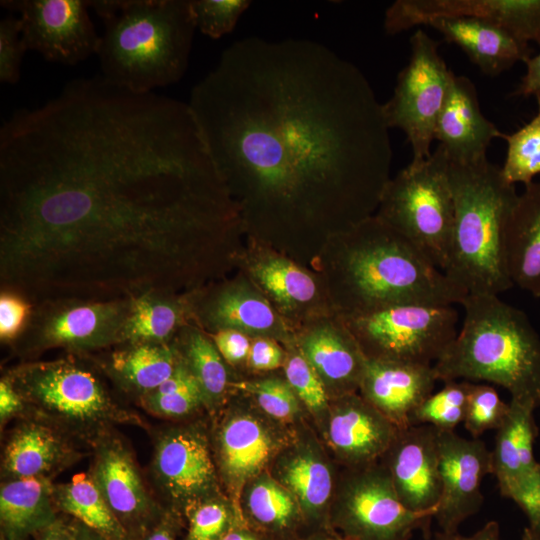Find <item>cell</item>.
Listing matches in <instances>:
<instances>
[{
	"label": "cell",
	"instance_id": "obj_43",
	"mask_svg": "<svg viewBox=\"0 0 540 540\" xmlns=\"http://www.w3.org/2000/svg\"><path fill=\"white\" fill-rule=\"evenodd\" d=\"M286 381L299 401L316 417L329 411L324 382L302 354L291 355L285 364Z\"/></svg>",
	"mask_w": 540,
	"mask_h": 540
},
{
	"label": "cell",
	"instance_id": "obj_49",
	"mask_svg": "<svg viewBox=\"0 0 540 540\" xmlns=\"http://www.w3.org/2000/svg\"><path fill=\"white\" fill-rule=\"evenodd\" d=\"M512 500L526 514L529 527L540 533V466L534 479Z\"/></svg>",
	"mask_w": 540,
	"mask_h": 540
},
{
	"label": "cell",
	"instance_id": "obj_1",
	"mask_svg": "<svg viewBox=\"0 0 540 540\" xmlns=\"http://www.w3.org/2000/svg\"><path fill=\"white\" fill-rule=\"evenodd\" d=\"M187 102L101 75L0 127V289L37 304L173 291L230 222Z\"/></svg>",
	"mask_w": 540,
	"mask_h": 540
},
{
	"label": "cell",
	"instance_id": "obj_25",
	"mask_svg": "<svg viewBox=\"0 0 540 540\" xmlns=\"http://www.w3.org/2000/svg\"><path fill=\"white\" fill-rule=\"evenodd\" d=\"M444 39L459 46L489 76H497L511 68L516 62H526L531 57V48L515 38L505 29L476 18L450 17L430 21Z\"/></svg>",
	"mask_w": 540,
	"mask_h": 540
},
{
	"label": "cell",
	"instance_id": "obj_18",
	"mask_svg": "<svg viewBox=\"0 0 540 540\" xmlns=\"http://www.w3.org/2000/svg\"><path fill=\"white\" fill-rule=\"evenodd\" d=\"M438 429L413 425L398 429L382 463L402 503L417 513L437 510L441 494Z\"/></svg>",
	"mask_w": 540,
	"mask_h": 540
},
{
	"label": "cell",
	"instance_id": "obj_29",
	"mask_svg": "<svg viewBox=\"0 0 540 540\" xmlns=\"http://www.w3.org/2000/svg\"><path fill=\"white\" fill-rule=\"evenodd\" d=\"M53 487L46 478L11 479L1 486V536L25 540L57 520Z\"/></svg>",
	"mask_w": 540,
	"mask_h": 540
},
{
	"label": "cell",
	"instance_id": "obj_46",
	"mask_svg": "<svg viewBox=\"0 0 540 540\" xmlns=\"http://www.w3.org/2000/svg\"><path fill=\"white\" fill-rule=\"evenodd\" d=\"M141 401L152 413L165 417H180L204 403V398L200 386L195 385L167 395L147 394Z\"/></svg>",
	"mask_w": 540,
	"mask_h": 540
},
{
	"label": "cell",
	"instance_id": "obj_19",
	"mask_svg": "<svg viewBox=\"0 0 540 540\" xmlns=\"http://www.w3.org/2000/svg\"><path fill=\"white\" fill-rule=\"evenodd\" d=\"M92 478L132 540H142L164 516L148 496L130 453L120 441L100 443Z\"/></svg>",
	"mask_w": 540,
	"mask_h": 540
},
{
	"label": "cell",
	"instance_id": "obj_11",
	"mask_svg": "<svg viewBox=\"0 0 540 540\" xmlns=\"http://www.w3.org/2000/svg\"><path fill=\"white\" fill-rule=\"evenodd\" d=\"M130 298L49 299L34 304L21 335L11 344L21 354L62 348L76 355L105 350L121 342Z\"/></svg>",
	"mask_w": 540,
	"mask_h": 540
},
{
	"label": "cell",
	"instance_id": "obj_44",
	"mask_svg": "<svg viewBox=\"0 0 540 540\" xmlns=\"http://www.w3.org/2000/svg\"><path fill=\"white\" fill-rule=\"evenodd\" d=\"M27 47L21 36L18 17L8 15L0 20V82L16 84Z\"/></svg>",
	"mask_w": 540,
	"mask_h": 540
},
{
	"label": "cell",
	"instance_id": "obj_7",
	"mask_svg": "<svg viewBox=\"0 0 540 540\" xmlns=\"http://www.w3.org/2000/svg\"><path fill=\"white\" fill-rule=\"evenodd\" d=\"M4 376L25 407L75 432L90 434L112 422H134L111 397L97 371L76 356L26 362Z\"/></svg>",
	"mask_w": 540,
	"mask_h": 540
},
{
	"label": "cell",
	"instance_id": "obj_28",
	"mask_svg": "<svg viewBox=\"0 0 540 540\" xmlns=\"http://www.w3.org/2000/svg\"><path fill=\"white\" fill-rule=\"evenodd\" d=\"M301 354L341 395L359 388L367 357L355 337L330 327L316 329L303 339Z\"/></svg>",
	"mask_w": 540,
	"mask_h": 540
},
{
	"label": "cell",
	"instance_id": "obj_52",
	"mask_svg": "<svg viewBox=\"0 0 540 540\" xmlns=\"http://www.w3.org/2000/svg\"><path fill=\"white\" fill-rule=\"evenodd\" d=\"M428 540H501L500 527L497 521L492 520L471 535L440 530L430 535Z\"/></svg>",
	"mask_w": 540,
	"mask_h": 540
},
{
	"label": "cell",
	"instance_id": "obj_22",
	"mask_svg": "<svg viewBox=\"0 0 540 540\" xmlns=\"http://www.w3.org/2000/svg\"><path fill=\"white\" fill-rule=\"evenodd\" d=\"M503 136L482 114L472 81L453 74L435 128V140L444 148L448 159L458 163L486 159L491 141Z\"/></svg>",
	"mask_w": 540,
	"mask_h": 540
},
{
	"label": "cell",
	"instance_id": "obj_53",
	"mask_svg": "<svg viewBox=\"0 0 540 540\" xmlns=\"http://www.w3.org/2000/svg\"><path fill=\"white\" fill-rule=\"evenodd\" d=\"M77 521L68 522L57 518L50 526L37 534V540H75Z\"/></svg>",
	"mask_w": 540,
	"mask_h": 540
},
{
	"label": "cell",
	"instance_id": "obj_47",
	"mask_svg": "<svg viewBox=\"0 0 540 540\" xmlns=\"http://www.w3.org/2000/svg\"><path fill=\"white\" fill-rule=\"evenodd\" d=\"M210 338L227 363L236 365L248 358L251 344L243 332L224 328L215 331Z\"/></svg>",
	"mask_w": 540,
	"mask_h": 540
},
{
	"label": "cell",
	"instance_id": "obj_21",
	"mask_svg": "<svg viewBox=\"0 0 540 540\" xmlns=\"http://www.w3.org/2000/svg\"><path fill=\"white\" fill-rule=\"evenodd\" d=\"M436 381L433 365L367 358L359 389L397 429H405Z\"/></svg>",
	"mask_w": 540,
	"mask_h": 540
},
{
	"label": "cell",
	"instance_id": "obj_35",
	"mask_svg": "<svg viewBox=\"0 0 540 540\" xmlns=\"http://www.w3.org/2000/svg\"><path fill=\"white\" fill-rule=\"evenodd\" d=\"M172 343L199 383L204 403L209 406L220 403L229 385L228 371L212 339L185 325Z\"/></svg>",
	"mask_w": 540,
	"mask_h": 540
},
{
	"label": "cell",
	"instance_id": "obj_16",
	"mask_svg": "<svg viewBox=\"0 0 540 540\" xmlns=\"http://www.w3.org/2000/svg\"><path fill=\"white\" fill-rule=\"evenodd\" d=\"M441 494L434 519L444 532H456L482 504L481 485L492 474L491 451L479 438L438 431Z\"/></svg>",
	"mask_w": 540,
	"mask_h": 540
},
{
	"label": "cell",
	"instance_id": "obj_37",
	"mask_svg": "<svg viewBox=\"0 0 540 540\" xmlns=\"http://www.w3.org/2000/svg\"><path fill=\"white\" fill-rule=\"evenodd\" d=\"M508 148L501 168L504 178L511 184L528 185L540 174V104L530 122L510 135H505Z\"/></svg>",
	"mask_w": 540,
	"mask_h": 540
},
{
	"label": "cell",
	"instance_id": "obj_39",
	"mask_svg": "<svg viewBox=\"0 0 540 540\" xmlns=\"http://www.w3.org/2000/svg\"><path fill=\"white\" fill-rule=\"evenodd\" d=\"M188 531L184 540H220L235 525L245 522L232 503L211 498L187 511Z\"/></svg>",
	"mask_w": 540,
	"mask_h": 540
},
{
	"label": "cell",
	"instance_id": "obj_3",
	"mask_svg": "<svg viewBox=\"0 0 540 540\" xmlns=\"http://www.w3.org/2000/svg\"><path fill=\"white\" fill-rule=\"evenodd\" d=\"M89 7L104 31L100 75L136 92H153L185 74L196 28L191 0H97Z\"/></svg>",
	"mask_w": 540,
	"mask_h": 540
},
{
	"label": "cell",
	"instance_id": "obj_13",
	"mask_svg": "<svg viewBox=\"0 0 540 540\" xmlns=\"http://www.w3.org/2000/svg\"><path fill=\"white\" fill-rule=\"evenodd\" d=\"M0 4L19 13L27 49L45 60L76 65L97 54L101 36L90 19L89 1L2 0Z\"/></svg>",
	"mask_w": 540,
	"mask_h": 540
},
{
	"label": "cell",
	"instance_id": "obj_9",
	"mask_svg": "<svg viewBox=\"0 0 540 540\" xmlns=\"http://www.w3.org/2000/svg\"><path fill=\"white\" fill-rule=\"evenodd\" d=\"M453 305L402 304L355 315L353 331L365 356L433 365L457 336Z\"/></svg>",
	"mask_w": 540,
	"mask_h": 540
},
{
	"label": "cell",
	"instance_id": "obj_59",
	"mask_svg": "<svg viewBox=\"0 0 540 540\" xmlns=\"http://www.w3.org/2000/svg\"><path fill=\"white\" fill-rule=\"evenodd\" d=\"M0 540H7V539L1 536Z\"/></svg>",
	"mask_w": 540,
	"mask_h": 540
},
{
	"label": "cell",
	"instance_id": "obj_38",
	"mask_svg": "<svg viewBox=\"0 0 540 540\" xmlns=\"http://www.w3.org/2000/svg\"><path fill=\"white\" fill-rule=\"evenodd\" d=\"M416 410L413 425H432L441 431H455L463 423L472 382L448 381Z\"/></svg>",
	"mask_w": 540,
	"mask_h": 540
},
{
	"label": "cell",
	"instance_id": "obj_58",
	"mask_svg": "<svg viewBox=\"0 0 540 540\" xmlns=\"http://www.w3.org/2000/svg\"><path fill=\"white\" fill-rule=\"evenodd\" d=\"M521 540H540V533L529 526L525 527L522 532Z\"/></svg>",
	"mask_w": 540,
	"mask_h": 540
},
{
	"label": "cell",
	"instance_id": "obj_51",
	"mask_svg": "<svg viewBox=\"0 0 540 540\" xmlns=\"http://www.w3.org/2000/svg\"><path fill=\"white\" fill-rule=\"evenodd\" d=\"M25 408L24 401L11 382L3 376L0 380V418L3 423Z\"/></svg>",
	"mask_w": 540,
	"mask_h": 540
},
{
	"label": "cell",
	"instance_id": "obj_56",
	"mask_svg": "<svg viewBox=\"0 0 540 540\" xmlns=\"http://www.w3.org/2000/svg\"><path fill=\"white\" fill-rule=\"evenodd\" d=\"M77 521V520H76ZM75 540H107L102 535L77 521V534Z\"/></svg>",
	"mask_w": 540,
	"mask_h": 540
},
{
	"label": "cell",
	"instance_id": "obj_30",
	"mask_svg": "<svg viewBox=\"0 0 540 540\" xmlns=\"http://www.w3.org/2000/svg\"><path fill=\"white\" fill-rule=\"evenodd\" d=\"M73 456L67 443L52 428L29 422L19 426L8 441L3 471L11 479L46 478L66 466Z\"/></svg>",
	"mask_w": 540,
	"mask_h": 540
},
{
	"label": "cell",
	"instance_id": "obj_55",
	"mask_svg": "<svg viewBox=\"0 0 540 540\" xmlns=\"http://www.w3.org/2000/svg\"><path fill=\"white\" fill-rule=\"evenodd\" d=\"M268 536L242 522L230 529L220 540H270Z\"/></svg>",
	"mask_w": 540,
	"mask_h": 540
},
{
	"label": "cell",
	"instance_id": "obj_32",
	"mask_svg": "<svg viewBox=\"0 0 540 540\" xmlns=\"http://www.w3.org/2000/svg\"><path fill=\"white\" fill-rule=\"evenodd\" d=\"M199 316L214 332L229 328L262 334L277 326L276 315L268 302L237 286L224 287L211 294L201 305Z\"/></svg>",
	"mask_w": 540,
	"mask_h": 540
},
{
	"label": "cell",
	"instance_id": "obj_31",
	"mask_svg": "<svg viewBox=\"0 0 540 540\" xmlns=\"http://www.w3.org/2000/svg\"><path fill=\"white\" fill-rule=\"evenodd\" d=\"M191 310L189 300L173 291L152 290L131 297L120 343H171Z\"/></svg>",
	"mask_w": 540,
	"mask_h": 540
},
{
	"label": "cell",
	"instance_id": "obj_14",
	"mask_svg": "<svg viewBox=\"0 0 540 540\" xmlns=\"http://www.w3.org/2000/svg\"><path fill=\"white\" fill-rule=\"evenodd\" d=\"M285 445L286 438L275 427L249 410L234 409L222 420L215 443L217 466L230 501L241 515L244 487L263 474Z\"/></svg>",
	"mask_w": 540,
	"mask_h": 540
},
{
	"label": "cell",
	"instance_id": "obj_27",
	"mask_svg": "<svg viewBox=\"0 0 540 540\" xmlns=\"http://www.w3.org/2000/svg\"><path fill=\"white\" fill-rule=\"evenodd\" d=\"M107 350L97 364L120 388L140 399L166 381L180 360L172 342H124Z\"/></svg>",
	"mask_w": 540,
	"mask_h": 540
},
{
	"label": "cell",
	"instance_id": "obj_45",
	"mask_svg": "<svg viewBox=\"0 0 540 540\" xmlns=\"http://www.w3.org/2000/svg\"><path fill=\"white\" fill-rule=\"evenodd\" d=\"M34 304L22 294L0 289V340L12 344L24 331Z\"/></svg>",
	"mask_w": 540,
	"mask_h": 540
},
{
	"label": "cell",
	"instance_id": "obj_6",
	"mask_svg": "<svg viewBox=\"0 0 540 540\" xmlns=\"http://www.w3.org/2000/svg\"><path fill=\"white\" fill-rule=\"evenodd\" d=\"M344 255L356 315L402 305L461 304L467 293L379 218L351 228Z\"/></svg>",
	"mask_w": 540,
	"mask_h": 540
},
{
	"label": "cell",
	"instance_id": "obj_41",
	"mask_svg": "<svg viewBox=\"0 0 540 540\" xmlns=\"http://www.w3.org/2000/svg\"><path fill=\"white\" fill-rule=\"evenodd\" d=\"M509 410V403L492 386L472 383L463 423L472 438H479L486 431L498 430Z\"/></svg>",
	"mask_w": 540,
	"mask_h": 540
},
{
	"label": "cell",
	"instance_id": "obj_42",
	"mask_svg": "<svg viewBox=\"0 0 540 540\" xmlns=\"http://www.w3.org/2000/svg\"><path fill=\"white\" fill-rule=\"evenodd\" d=\"M250 4L249 0H191L196 28L213 39L230 33Z\"/></svg>",
	"mask_w": 540,
	"mask_h": 540
},
{
	"label": "cell",
	"instance_id": "obj_15",
	"mask_svg": "<svg viewBox=\"0 0 540 540\" xmlns=\"http://www.w3.org/2000/svg\"><path fill=\"white\" fill-rule=\"evenodd\" d=\"M450 17L481 19L540 46V0H397L385 12L384 30L394 35Z\"/></svg>",
	"mask_w": 540,
	"mask_h": 540
},
{
	"label": "cell",
	"instance_id": "obj_2",
	"mask_svg": "<svg viewBox=\"0 0 540 540\" xmlns=\"http://www.w3.org/2000/svg\"><path fill=\"white\" fill-rule=\"evenodd\" d=\"M187 103L228 191L254 201L287 208L327 192L352 228L390 180L382 104L359 68L317 41H235Z\"/></svg>",
	"mask_w": 540,
	"mask_h": 540
},
{
	"label": "cell",
	"instance_id": "obj_4",
	"mask_svg": "<svg viewBox=\"0 0 540 540\" xmlns=\"http://www.w3.org/2000/svg\"><path fill=\"white\" fill-rule=\"evenodd\" d=\"M455 339L433 364L437 380L485 381L540 407V336L528 316L498 295L468 294Z\"/></svg>",
	"mask_w": 540,
	"mask_h": 540
},
{
	"label": "cell",
	"instance_id": "obj_34",
	"mask_svg": "<svg viewBox=\"0 0 540 540\" xmlns=\"http://www.w3.org/2000/svg\"><path fill=\"white\" fill-rule=\"evenodd\" d=\"M56 508L96 531L107 540H132L115 516L92 476L80 473L53 487Z\"/></svg>",
	"mask_w": 540,
	"mask_h": 540
},
{
	"label": "cell",
	"instance_id": "obj_10",
	"mask_svg": "<svg viewBox=\"0 0 540 540\" xmlns=\"http://www.w3.org/2000/svg\"><path fill=\"white\" fill-rule=\"evenodd\" d=\"M433 513L409 510L383 464L351 469L329 513V528L347 540H409L420 529L430 537Z\"/></svg>",
	"mask_w": 540,
	"mask_h": 540
},
{
	"label": "cell",
	"instance_id": "obj_36",
	"mask_svg": "<svg viewBox=\"0 0 540 540\" xmlns=\"http://www.w3.org/2000/svg\"><path fill=\"white\" fill-rule=\"evenodd\" d=\"M252 273L258 283L282 306L296 307L311 301L316 294L312 277L280 257H268L255 263Z\"/></svg>",
	"mask_w": 540,
	"mask_h": 540
},
{
	"label": "cell",
	"instance_id": "obj_33",
	"mask_svg": "<svg viewBox=\"0 0 540 540\" xmlns=\"http://www.w3.org/2000/svg\"><path fill=\"white\" fill-rule=\"evenodd\" d=\"M246 487L241 510L249 526L267 535H285L304 523L296 499L273 476L263 473Z\"/></svg>",
	"mask_w": 540,
	"mask_h": 540
},
{
	"label": "cell",
	"instance_id": "obj_24",
	"mask_svg": "<svg viewBox=\"0 0 540 540\" xmlns=\"http://www.w3.org/2000/svg\"><path fill=\"white\" fill-rule=\"evenodd\" d=\"M509 406L506 420L496 430L491 459L501 495L513 499L534 479L540 463L533 453L538 432L533 415L536 407L514 399Z\"/></svg>",
	"mask_w": 540,
	"mask_h": 540
},
{
	"label": "cell",
	"instance_id": "obj_54",
	"mask_svg": "<svg viewBox=\"0 0 540 540\" xmlns=\"http://www.w3.org/2000/svg\"><path fill=\"white\" fill-rule=\"evenodd\" d=\"M177 517L165 513L159 523L142 540H176L179 527Z\"/></svg>",
	"mask_w": 540,
	"mask_h": 540
},
{
	"label": "cell",
	"instance_id": "obj_26",
	"mask_svg": "<svg viewBox=\"0 0 540 540\" xmlns=\"http://www.w3.org/2000/svg\"><path fill=\"white\" fill-rule=\"evenodd\" d=\"M505 259L511 282L540 297V182L525 185L505 228Z\"/></svg>",
	"mask_w": 540,
	"mask_h": 540
},
{
	"label": "cell",
	"instance_id": "obj_50",
	"mask_svg": "<svg viewBox=\"0 0 540 540\" xmlns=\"http://www.w3.org/2000/svg\"><path fill=\"white\" fill-rule=\"evenodd\" d=\"M526 73L514 95L534 96L540 104V52L526 62Z\"/></svg>",
	"mask_w": 540,
	"mask_h": 540
},
{
	"label": "cell",
	"instance_id": "obj_57",
	"mask_svg": "<svg viewBox=\"0 0 540 540\" xmlns=\"http://www.w3.org/2000/svg\"><path fill=\"white\" fill-rule=\"evenodd\" d=\"M300 540H347V539L341 537L340 535L336 533L330 532L327 534H324V533L314 534Z\"/></svg>",
	"mask_w": 540,
	"mask_h": 540
},
{
	"label": "cell",
	"instance_id": "obj_40",
	"mask_svg": "<svg viewBox=\"0 0 540 540\" xmlns=\"http://www.w3.org/2000/svg\"><path fill=\"white\" fill-rule=\"evenodd\" d=\"M251 395L260 409L270 418L293 422L299 414V399L289 383L280 378H266L233 384Z\"/></svg>",
	"mask_w": 540,
	"mask_h": 540
},
{
	"label": "cell",
	"instance_id": "obj_17",
	"mask_svg": "<svg viewBox=\"0 0 540 540\" xmlns=\"http://www.w3.org/2000/svg\"><path fill=\"white\" fill-rule=\"evenodd\" d=\"M158 483L178 507L185 511L193 505L214 498L217 472L208 442L191 428L167 432L159 440L153 461Z\"/></svg>",
	"mask_w": 540,
	"mask_h": 540
},
{
	"label": "cell",
	"instance_id": "obj_12",
	"mask_svg": "<svg viewBox=\"0 0 540 540\" xmlns=\"http://www.w3.org/2000/svg\"><path fill=\"white\" fill-rule=\"evenodd\" d=\"M411 57L401 70L392 97L382 104L389 128L407 136L417 166L430 155L435 128L445 103L453 72L440 55L437 41L422 29L410 38Z\"/></svg>",
	"mask_w": 540,
	"mask_h": 540
},
{
	"label": "cell",
	"instance_id": "obj_5",
	"mask_svg": "<svg viewBox=\"0 0 540 540\" xmlns=\"http://www.w3.org/2000/svg\"><path fill=\"white\" fill-rule=\"evenodd\" d=\"M454 204L450 255L444 274L468 294H492L513 283L505 259V228L518 194L500 167L488 159L449 160Z\"/></svg>",
	"mask_w": 540,
	"mask_h": 540
},
{
	"label": "cell",
	"instance_id": "obj_48",
	"mask_svg": "<svg viewBox=\"0 0 540 540\" xmlns=\"http://www.w3.org/2000/svg\"><path fill=\"white\" fill-rule=\"evenodd\" d=\"M247 359L251 368L268 371L280 367L283 363L284 355L281 348L275 342L269 339L259 338L251 344Z\"/></svg>",
	"mask_w": 540,
	"mask_h": 540
},
{
	"label": "cell",
	"instance_id": "obj_8",
	"mask_svg": "<svg viewBox=\"0 0 540 540\" xmlns=\"http://www.w3.org/2000/svg\"><path fill=\"white\" fill-rule=\"evenodd\" d=\"M449 159L441 145L420 165L389 180L380 198L381 221L416 246L436 267H447L454 223Z\"/></svg>",
	"mask_w": 540,
	"mask_h": 540
},
{
	"label": "cell",
	"instance_id": "obj_23",
	"mask_svg": "<svg viewBox=\"0 0 540 540\" xmlns=\"http://www.w3.org/2000/svg\"><path fill=\"white\" fill-rule=\"evenodd\" d=\"M272 476L294 496L304 523L329 528L333 474L314 444L300 442L283 450Z\"/></svg>",
	"mask_w": 540,
	"mask_h": 540
},
{
	"label": "cell",
	"instance_id": "obj_20",
	"mask_svg": "<svg viewBox=\"0 0 540 540\" xmlns=\"http://www.w3.org/2000/svg\"><path fill=\"white\" fill-rule=\"evenodd\" d=\"M397 428L363 397L341 395L329 408L327 440L351 469L375 464L390 448Z\"/></svg>",
	"mask_w": 540,
	"mask_h": 540
}]
</instances>
